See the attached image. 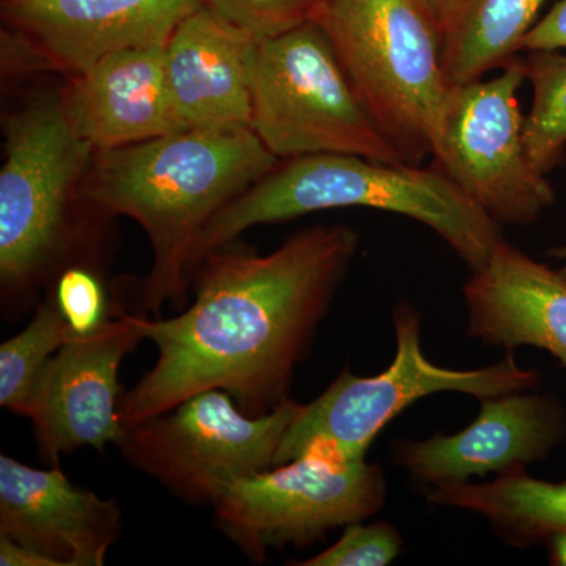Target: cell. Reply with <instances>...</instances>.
Masks as SVG:
<instances>
[{
  "label": "cell",
  "instance_id": "1",
  "mask_svg": "<svg viewBox=\"0 0 566 566\" xmlns=\"http://www.w3.org/2000/svg\"><path fill=\"white\" fill-rule=\"evenodd\" d=\"M359 249L346 226H316L259 255L212 252L197 271L196 301L170 319L142 318L158 360L120 398L125 428L161 416L193 395L221 389L248 416L289 400L294 367Z\"/></svg>",
  "mask_w": 566,
  "mask_h": 566
},
{
  "label": "cell",
  "instance_id": "2",
  "mask_svg": "<svg viewBox=\"0 0 566 566\" xmlns=\"http://www.w3.org/2000/svg\"><path fill=\"white\" fill-rule=\"evenodd\" d=\"M281 159L252 128H189L95 151L80 197L104 218L139 223L153 249L139 314L159 315L189 286V253L207 223Z\"/></svg>",
  "mask_w": 566,
  "mask_h": 566
},
{
  "label": "cell",
  "instance_id": "3",
  "mask_svg": "<svg viewBox=\"0 0 566 566\" xmlns=\"http://www.w3.org/2000/svg\"><path fill=\"white\" fill-rule=\"evenodd\" d=\"M338 208H371L415 219L438 233L472 273L505 241L501 223L439 167L356 155L301 156L279 163L207 223L189 253V281L212 252L253 226Z\"/></svg>",
  "mask_w": 566,
  "mask_h": 566
},
{
  "label": "cell",
  "instance_id": "4",
  "mask_svg": "<svg viewBox=\"0 0 566 566\" xmlns=\"http://www.w3.org/2000/svg\"><path fill=\"white\" fill-rule=\"evenodd\" d=\"M95 148L74 128L63 95L10 115L0 170V282L9 322L35 303L36 292L69 251L71 205Z\"/></svg>",
  "mask_w": 566,
  "mask_h": 566
},
{
  "label": "cell",
  "instance_id": "5",
  "mask_svg": "<svg viewBox=\"0 0 566 566\" xmlns=\"http://www.w3.org/2000/svg\"><path fill=\"white\" fill-rule=\"evenodd\" d=\"M315 21L379 128L420 166L452 87L444 36L412 0H324Z\"/></svg>",
  "mask_w": 566,
  "mask_h": 566
},
{
  "label": "cell",
  "instance_id": "6",
  "mask_svg": "<svg viewBox=\"0 0 566 566\" xmlns=\"http://www.w3.org/2000/svg\"><path fill=\"white\" fill-rule=\"evenodd\" d=\"M251 103L253 133L281 161L356 155L406 163L365 106L316 21L256 43Z\"/></svg>",
  "mask_w": 566,
  "mask_h": 566
},
{
  "label": "cell",
  "instance_id": "7",
  "mask_svg": "<svg viewBox=\"0 0 566 566\" xmlns=\"http://www.w3.org/2000/svg\"><path fill=\"white\" fill-rule=\"evenodd\" d=\"M397 354L382 374L360 378L344 371L311 405H301L290 424L274 468L304 455L363 461L379 431L403 409L436 392H461L485 400L524 392L538 382V374L524 370L506 357L480 370H450L427 359L420 346V318L400 304L394 312Z\"/></svg>",
  "mask_w": 566,
  "mask_h": 566
},
{
  "label": "cell",
  "instance_id": "8",
  "mask_svg": "<svg viewBox=\"0 0 566 566\" xmlns=\"http://www.w3.org/2000/svg\"><path fill=\"white\" fill-rule=\"evenodd\" d=\"M233 401L221 389L193 395L126 428L117 447L129 464L181 501L214 505L230 483L274 468L283 436L301 409L289 398L274 411L253 417Z\"/></svg>",
  "mask_w": 566,
  "mask_h": 566
},
{
  "label": "cell",
  "instance_id": "9",
  "mask_svg": "<svg viewBox=\"0 0 566 566\" xmlns=\"http://www.w3.org/2000/svg\"><path fill=\"white\" fill-rule=\"evenodd\" d=\"M524 81L517 57L493 80L452 84L431 151L436 167L501 226L535 222L556 202L524 140L517 102Z\"/></svg>",
  "mask_w": 566,
  "mask_h": 566
},
{
  "label": "cell",
  "instance_id": "10",
  "mask_svg": "<svg viewBox=\"0 0 566 566\" xmlns=\"http://www.w3.org/2000/svg\"><path fill=\"white\" fill-rule=\"evenodd\" d=\"M386 493L378 465L304 455L230 483L212 506L223 534L262 564L268 549L308 546L331 528L367 520Z\"/></svg>",
  "mask_w": 566,
  "mask_h": 566
},
{
  "label": "cell",
  "instance_id": "11",
  "mask_svg": "<svg viewBox=\"0 0 566 566\" xmlns=\"http://www.w3.org/2000/svg\"><path fill=\"white\" fill-rule=\"evenodd\" d=\"M144 314L114 297V312L91 334H73L36 379L25 417L35 427L41 455L57 464L73 450L118 446L126 428L118 417L123 359L145 340Z\"/></svg>",
  "mask_w": 566,
  "mask_h": 566
},
{
  "label": "cell",
  "instance_id": "12",
  "mask_svg": "<svg viewBox=\"0 0 566 566\" xmlns=\"http://www.w3.org/2000/svg\"><path fill=\"white\" fill-rule=\"evenodd\" d=\"M200 0H7L22 46L54 69L81 74L111 52L166 46Z\"/></svg>",
  "mask_w": 566,
  "mask_h": 566
},
{
  "label": "cell",
  "instance_id": "13",
  "mask_svg": "<svg viewBox=\"0 0 566 566\" xmlns=\"http://www.w3.org/2000/svg\"><path fill=\"white\" fill-rule=\"evenodd\" d=\"M120 534L118 505L74 486L57 464L35 469L0 457V535L55 566H99Z\"/></svg>",
  "mask_w": 566,
  "mask_h": 566
},
{
  "label": "cell",
  "instance_id": "14",
  "mask_svg": "<svg viewBox=\"0 0 566 566\" xmlns=\"http://www.w3.org/2000/svg\"><path fill=\"white\" fill-rule=\"evenodd\" d=\"M564 431V415L553 400L512 392L485 398L475 422L460 433L406 442L397 458L409 472L436 486L461 483L543 460Z\"/></svg>",
  "mask_w": 566,
  "mask_h": 566
},
{
  "label": "cell",
  "instance_id": "15",
  "mask_svg": "<svg viewBox=\"0 0 566 566\" xmlns=\"http://www.w3.org/2000/svg\"><path fill=\"white\" fill-rule=\"evenodd\" d=\"M62 95L74 128L95 151L186 129L170 92L166 46L111 52Z\"/></svg>",
  "mask_w": 566,
  "mask_h": 566
},
{
  "label": "cell",
  "instance_id": "16",
  "mask_svg": "<svg viewBox=\"0 0 566 566\" xmlns=\"http://www.w3.org/2000/svg\"><path fill=\"white\" fill-rule=\"evenodd\" d=\"M259 40L200 7L166 44L167 77L189 128H252L251 65Z\"/></svg>",
  "mask_w": 566,
  "mask_h": 566
},
{
  "label": "cell",
  "instance_id": "17",
  "mask_svg": "<svg viewBox=\"0 0 566 566\" xmlns=\"http://www.w3.org/2000/svg\"><path fill=\"white\" fill-rule=\"evenodd\" d=\"M468 333L491 346H536L566 368V275L501 243L464 285Z\"/></svg>",
  "mask_w": 566,
  "mask_h": 566
},
{
  "label": "cell",
  "instance_id": "18",
  "mask_svg": "<svg viewBox=\"0 0 566 566\" xmlns=\"http://www.w3.org/2000/svg\"><path fill=\"white\" fill-rule=\"evenodd\" d=\"M433 504L457 506L485 516L510 545L566 534V482L532 479L523 468L512 469L490 483H447L428 495Z\"/></svg>",
  "mask_w": 566,
  "mask_h": 566
},
{
  "label": "cell",
  "instance_id": "19",
  "mask_svg": "<svg viewBox=\"0 0 566 566\" xmlns=\"http://www.w3.org/2000/svg\"><path fill=\"white\" fill-rule=\"evenodd\" d=\"M545 0H465L444 39L452 84L480 80L516 61Z\"/></svg>",
  "mask_w": 566,
  "mask_h": 566
},
{
  "label": "cell",
  "instance_id": "20",
  "mask_svg": "<svg viewBox=\"0 0 566 566\" xmlns=\"http://www.w3.org/2000/svg\"><path fill=\"white\" fill-rule=\"evenodd\" d=\"M526 54L521 65L534 98L524 118V140L531 161L547 175L560 166L566 151V52Z\"/></svg>",
  "mask_w": 566,
  "mask_h": 566
},
{
  "label": "cell",
  "instance_id": "21",
  "mask_svg": "<svg viewBox=\"0 0 566 566\" xmlns=\"http://www.w3.org/2000/svg\"><path fill=\"white\" fill-rule=\"evenodd\" d=\"M73 334L54 296L48 294L25 329L0 346V406L3 409L25 416L41 370Z\"/></svg>",
  "mask_w": 566,
  "mask_h": 566
},
{
  "label": "cell",
  "instance_id": "22",
  "mask_svg": "<svg viewBox=\"0 0 566 566\" xmlns=\"http://www.w3.org/2000/svg\"><path fill=\"white\" fill-rule=\"evenodd\" d=\"M253 39L262 41L315 21L324 0H200Z\"/></svg>",
  "mask_w": 566,
  "mask_h": 566
},
{
  "label": "cell",
  "instance_id": "23",
  "mask_svg": "<svg viewBox=\"0 0 566 566\" xmlns=\"http://www.w3.org/2000/svg\"><path fill=\"white\" fill-rule=\"evenodd\" d=\"M50 293L74 334H91L111 318L114 303L95 271L70 266L51 286Z\"/></svg>",
  "mask_w": 566,
  "mask_h": 566
},
{
  "label": "cell",
  "instance_id": "24",
  "mask_svg": "<svg viewBox=\"0 0 566 566\" xmlns=\"http://www.w3.org/2000/svg\"><path fill=\"white\" fill-rule=\"evenodd\" d=\"M400 549V534L390 524L353 523L333 547L300 566H387Z\"/></svg>",
  "mask_w": 566,
  "mask_h": 566
},
{
  "label": "cell",
  "instance_id": "25",
  "mask_svg": "<svg viewBox=\"0 0 566 566\" xmlns=\"http://www.w3.org/2000/svg\"><path fill=\"white\" fill-rule=\"evenodd\" d=\"M534 51L566 52V0H558L524 36L521 52Z\"/></svg>",
  "mask_w": 566,
  "mask_h": 566
},
{
  "label": "cell",
  "instance_id": "26",
  "mask_svg": "<svg viewBox=\"0 0 566 566\" xmlns=\"http://www.w3.org/2000/svg\"><path fill=\"white\" fill-rule=\"evenodd\" d=\"M424 17L431 21L436 31L444 36L455 24L458 14L463 9L465 0H412Z\"/></svg>",
  "mask_w": 566,
  "mask_h": 566
},
{
  "label": "cell",
  "instance_id": "27",
  "mask_svg": "<svg viewBox=\"0 0 566 566\" xmlns=\"http://www.w3.org/2000/svg\"><path fill=\"white\" fill-rule=\"evenodd\" d=\"M0 565L2 566H55L54 562L31 547L0 535Z\"/></svg>",
  "mask_w": 566,
  "mask_h": 566
},
{
  "label": "cell",
  "instance_id": "28",
  "mask_svg": "<svg viewBox=\"0 0 566 566\" xmlns=\"http://www.w3.org/2000/svg\"><path fill=\"white\" fill-rule=\"evenodd\" d=\"M553 547V562L556 565L566 566V534H557L551 538Z\"/></svg>",
  "mask_w": 566,
  "mask_h": 566
},
{
  "label": "cell",
  "instance_id": "29",
  "mask_svg": "<svg viewBox=\"0 0 566 566\" xmlns=\"http://www.w3.org/2000/svg\"><path fill=\"white\" fill-rule=\"evenodd\" d=\"M553 253L557 256V259L565 260L564 268H562L560 271L566 275V248L554 249Z\"/></svg>",
  "mask_w": 566,
  "mask_h": 566
}]
</instances>
